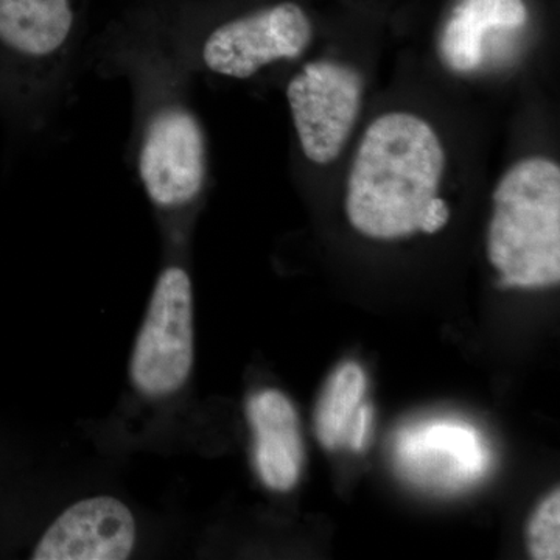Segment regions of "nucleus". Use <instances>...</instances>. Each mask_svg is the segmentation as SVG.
Wrapping results in <instances>:
<instances>
[{
  "label": "nucleus",
  "instance_id": "39448f33",
  "mask_svg": "<svg viewBox=\"0 0 560 560\" xmlns=\"http://www.w3.org/2000/svg\"><path fill=\"white\" fill-rule=\"evenodd\" d=\"M488 259L503 287L539 289L560 280V167L545 156L515 162L492 194Z\"/></svg>",
  "mask_w": 560,
  "mask_h": 560
},
{
  "label": "nucleus",
  "instance_id": "9b49d317",
  "mask_svg": "<svg viewBox=\"0 0 560 560\" xmlns=\"http://www.w3.org/2000/svg\"><path fill=\"white\" fill-rule=\"evenodd\" d=\"M366 388V375L353 361H346L330 375L315 412L316 434L324 447L334 451L346 444L350 423L363 404Z\"/></svg>",
  "mask_w": 560,
  "mask_h": 560
},
{
  "label": "nucleus",
  "instance_id": "0eeeda50",
  "mask_svg": "<svg viewBox=\"0 0 560 560\" xmlns=\"http://www.w3.org/2000/svg\"><path fill=\"white\" fill-rule=\"evenodd\" d=\"M364 80L342 62L311 61L291 77L287 102L302 153L313 164L337 161L352 135L363 101Z\"/></svg>",
  "mask_w": 560,
  "mask_h": 560
},
{
  "label": "nucleus",
  "instance_id": "7ed1b4c3",
  "mask_svg": "<svg viewBox=\"0 0 560 560\" xmlns=\"http://www.w3.org/2000/svg\"><path fill=\"white\" fill-rule=\"evenodd\" d=\"M91 0H0V120L35 140L69 103L86 44Z\"/></svg>",
  "mask_w": 560,
  "mask_h": 560
},
{
  "label": "nucleus",
  "instance_id": "f257e3e1",
  "mask_svg": "<svg viewBox=\"0 0 560 560\" xmlns=\"http://www.w3.org/2000/svg\"><path fill=\"white\" fill-rule=\"evenodd\" d=\"M95 66L130 84L132 168L151 206L168 217L194 208L208 186V140L190 105V72L142 3L98 36Z\"/></svg>",
  "mask_w": 560,
  "mask_h": 560
},
{
  "label": "nucleus",
  "instance_id": "6e6552de",
  "mask_svg": "<svg viewBox=\"0 0 560 560\" xmlns=\"http://www.w3.org/2000/svg\"><path fill=\"white\" fill-rule=\"evenodd\" d=\"M130 508L114 497L77 501L62 512L33 550L35 560H124L136 545Z\"/></svg>",
  "mask_w": 560,
  "mask_h": 560
},
{
  "label": "nucleus",
  "instance_id": "423d86ee",
  "mask_svg": "<svg viewBox=\"0 0 560 560\" xmlns=\"http://www.w3.org/2000/svg\"><path fill=\"white\" fill-rule=\"evenodd\" d=\"M194 289L180 265L161 271L130 361L135 388L149 397L172 396L194 368Z\"/></svg>",
  "mask_w": 560,
  "mask_h": 560
},
{
  "label": "nucleus",
  "instance_id": "1a4fd4ad",
  "mask_svg": "<svg viewBox=\"0 0 560 560\" xmlns=\"http://www.w3.org/2000/svg\"><path fill=\"white\" fill-rule=\"evenodd\" d=\"M246 415L261 482L276 492L293 489L304 466V444L293 404L278 389H264L250 396Z\"/></svg>",
  "mask_w": 560,
  "mask_h": 560
},
{
  "label": "nucleus",
  "instance_id": "ddd939ff",
  "mask_svg": "<svg viewBox=\"0 0 560 560\" xmlns=\"http://www.w3.org/2000/svg\"><path fill=\"white\" fill-rule=\"evenodd\" d=\"M372 422V408L368 404H361L355 416H353L352 423H350L348 431V440L346 444L349 445L352 451H363L366 445L368 434H370Z\"/></svg>",
  "mask_w": 560,
  "mask_h": 560
},
{
  "label": "nucleus",
  "instance_id": "20e7f679",
  "mask_svg": "<svg viewBox=\"0 0 560 560\" xmlns=\"http://www.w3.org/2000/svg\"><path fill=\"white\" fill-rule=\"evenodd\" d=\"M150 11L184 68L231 80L254 79L280 61L298 60L313 39L307 11L293 0L261 3L206 24L158 0H139Z\"/></svg>",
  "mask_w": 560,
  "mask_h": 560
},
{
  "label": "nucleus",
  "instance_id": "f8f14e48",
  "mask_svg": "<svg viewBox=\"0 0 560 560\" xmlns=\"http://www.w3.org/2000/svg\"><path fill=\"white\" fill-rule=\"evenodd\" d=\"M526 540L530 558L536 560L560 559V492L552 490L528 523Z\"/></svg>",
  "mask_w": 560,
  "mask_h": 560
},
{
  "label": "nucleus",
  "instance_id": "f03ea898",
  "mask_svg": "<svg viewBox=\"0 0 560 560\" xmlns=\"http://www.w3.org/2000/svg\"><path fill=\"white\" fill-rule=\"evenodd\" d=\"M445 162L440 135L422 117L394 110L372 120L350 165V226L374 241L444 230L451 220L440 197Z\"/></svg>",
  "mask_w": 560,
  "mask_h": 560
},
{
  "label": "nucleus",
  "instance_id": "9d476101",
  "mask_svg": "<svg viewBox=\"0 0 560 560\" xmlns=\"http://www.w3.org/2000/svg\"><path fill=\"white\" fill-rule=\"evenodd\" d=\"M528 21L523 0H459L445 22L441 55L456 72H474L482 61L486 33L522 27Z\"/></svg>",
  "mask_w": 560,
  "mask_h": 560
}]
</instances>
